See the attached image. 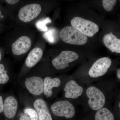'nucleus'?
<instances>
[{
  "label": "nucleus",
  "instance_id": "nucleus-18",
  "mask_svg": "<svg viewBox=\"0 0 120 120\" xmlns=\"http://www.w3.org/2000/svg\"><path fill=\"white\" fill-rule=\"evenodd\" d=\"M52 22V20L49 17H46L38 20L36 23V27L37 29L41 32H45L48 30L46 24L47 23Z\"/></svg>",
  "mask_w": 120,
  "mask_h": 120
},
{
  "label": "nucleus",
  "instance_id": "nucleus-19",
  "mask_svg": "<svg viewBox=\"0 0 120 120\" xmlns=\"http://www.w3.org/2000/svg\"><path fill=\"white\" fill-rule=\"evenodd\" d=\"M9 79V76L7 74V71L5 70L4 65L0 64V84L7 83Z\"/></svg>",
  "mask_w": 120,
  "mask_h": 120
},
{
  "label": "nucleus",
  "instance_id": "nucleus-14",
  "mask_svg": "<svg viewBox=\"0 0 120 120\" xmlns=\"http://www.w3.org/2000/svg\"><path fill=\"white\" fill-rule=\"evenodd\" d=\"M60 80L58 77L52 79L50 77H46L43 80V93L46 98H50L53 95L52 89L60 86Z\"/></svg>",
  "mask_w": 120,
  "mask_h": 120
},
{
  "label": "nucleus",
  "instance_id": "nucleus-22",
  "mask_svg": "<svg viewBox=\"0 0 120 120\" xmlns=\"http://www.w3.org/2000/svg\"><path fill=\"white\" fill-rule=\"evenodd\" d=\"M20 120H31L30 118L28 115L24 113L22 114L19 118Z\"/></svg>",
  "mask_w": 120,
  "mask_h": 120
},
{
  "label": "nucleus",
  "instance_id": "nucleus-17",
  "mask_svg": "<svg viewBox=\"0 0 120 120\" xmlns=\"http://www.w3.org/2000/svg\"><path fill=\"white\" fill-rule=\"evenodd\" d=\"M57 30L54 28H50L43 35V37L49 42L51 43H56L58 38Z\"/></svg>",
  "mask_w": 120,
  "mask_h": 120
},
{
  "label": "nucleus",
  "instance_id": "nucleus-10",
  "mask_svg": "<svg viewBox=\"0 0 120 120\" xmlns=\"http://www.w3.org/2000/svg\"><path fill=\"white\" fill-rule=\"evenodd\" d=\"M34 106L38 116V120H52L47 103L42 99H36Z\"/></svg>",
  "mask_w": 120,
  "mask_h": 120
},
{
  "label": "nucleus",
  "instance_id": "nucleus-11",
  "mask_svg": "<svg viewBox=\"0 0 120 120\" xmlns=\"http://www.w3.org/2000/svg\"><path fill=\"white\" fill-rule=\"evenodd\" d=\"M18 103L16 99L12 96L7 97L4 102V116L9 119H12L16 116L18 109Z\"/></svg>",
  "mask_w": 120,
  "mask_h": 120
},
{
  "label": "nucleus",
  "instance_id": "nucleus-3",
  "mask_svg": "<svg viewBox=\"0 0 120 120\" xmlns=\"http://www.w3.org/2000/svg\"><path fill=\"white\" fill-rule=\"evenodd\" d=\"M88 97V103L90 107L95 111L103 108L105 103V98L101 91L95 87H88L86 91Z\"/></svg>",
  "mask_w": 120,
  "mask_h": 120
},
{
  "label": "nucleus",
  "instance_id": "nucleus-2",
  "mask_svg": "<svg viewBox=\"0 0 120 120\" xmlns=\"http://www.w3.org/2000/svg\"><path fill=\"white\" fill-rule=\"evenodd\" d=\"M71 24L72 27L86 37H93L99 30L96 23L82 17H74L71 20Z\"/></svg>",
  "mask_w": 120,
  "mask_h": 120
},
{
  "label": "nucleus",
  "instance_id": "nucleus-8",
  "mask_svg": "<svg viewBox=\"0 0 120 120\" xmlns=\"http://www.w3.org/2000/svg\"><path fill=\"white\" fill-rule=\"evenodd\" d=\"M24 84L30 94L35 96L42 94L43 91V80L42 77L33 76L26 79Z\"/></svg>",
  "mask_w": 120,
  "mask_h": 120
},
{
  "label": "nucleus",
  "instance_id": "nucleus-12",
  "mask_svg": "<svg viewBox=\"0 0 120 120\" xmlns=\"http://www.w3.org/2000/svg\"><path fill=\"white\" fill-rule=\"evenodd\" d=\"M65 97L68 98L76 99L81 96L83 92V88L74 80L69 81L64 88Z\"/></svg>",
  "mask_w": 120,
  "mask_h": 120
},
{
  "label": "nucleus",
  "instance_id": "nucleus-1",
  "mask_svg": "<svg viewBox=\"0 0 120 120\" xmlns=\"http://www.w3.org/2000/svg\"><path fill=\"white\" fill-rule=\"evenodd\" d=\"M60 36L65 43L73 45H84L87 42L88 39L86 36L71 26H67L62 29Z\"/></svg>",
  "mask_w": 120,
  "mask_h": 120
},
{
  "label": "nucleus",
  "instance_id": "nucleus-26",
  "mask_svg": "<svg viewBox=\"0 0 120 120\" xmlns=\"http://www.w3.org/2000/svg\"><path fill=\"white\" fill-rule=\"evenodd\" d=\"M1 55L0 52V61L1 60Z\"/></svg>",
  "mask_w": 120,
  "mask_h": 120
},
{
  "label": "nucleus",
  "instance_id": "nucleus-5",
  "mask_svg": "<svg viewBox=\"0 0 120 120\" xmlns=\"http://www.w3.org/2000/svg\"><path fill=\"white\" fill-rule=\"evenodd\" d=\"M79 57V55L76 53L69 50H64L54 58L52 63L57 70H62L69 67V63L77 60Z\"/></svg>",
  "mask_w": 120,
  "mask_h": 120
},
{
  "label": "nucleus",
  "instance_id": "nucleus-28",
  "mask_svg": "<svg viewBox=\"0 0 120 120\" xmlns=\"http://www.w3.org/2000/svg\"></svg>",
  "mask_w": 120,
  "mask_h": 120
},
{
  "label": "nucleus",
  "instance_id": "nucleus-16",
  "mask_svg": "<svg viewBox=\"0 0 120 120\" xmlns=\"http://www.w3.org/2000/svg\"><path fill=\"white\" fill-rule=\"evenodd\" d=\"M95 120H114V116L109 110L102 108L96 113Z\"/></svg>",
  "mask_w": 120,
  "mask_h": 120
},
{
  "label": "nucleus",
  "instance_id": "nucleus-9",
  "mask_svg": "<svg viewBox=\"0 0 120 120\" xmlns=\"http://www.w3.org/2000/svg\"><path fill=\"white\" fill-rule=\"evenodd\" d=\"M31 43V40L28 37H20L12 45V52L16 56L26 53L30 49Z\"/></svg>",
  "mask_w": 120,
  "mask_h": 120
},
{
  "label": "nucleus",
  "instance_id": "nucleus-24",
  "mask_svg": "<svg viewBox=\"0 0 120 120\" xmlns=\"http://www.w3.org/2000/svg\"><path fill=\"white\" fill-rule=\"evenodd\" d=\"M19 0H5L8 4H14L19 2Z\"/></svg>",
  "mask_w": 120,
  "mask_h": 120
},
{
  "label": "nucleus",
  "instance_id": "nucleus-21",
  "mask_svg": "<svg viewBox=\"0 0 120 120\" xmlns=\"http://www.w3.org/2000/svg\"><path fill=\"white\" fill-rule=\"evenodd\" d=\"M24 113L28 115L31 120H38V116L35 109L30 107H27L24 110Z\"/></svg>",
  "mask_w": 120,
  "mask_h": 120
},
{
  "label": "nucleus",
  "instance_id": "nucleus-4",
  "mask_svg": "<svg viewBox=\"0 0 120 120\" xmlns=\"http://www.w3.org/2000/svg\"><path fill=\"white\" fill-rule=\"evenodd\" d=\"M51 109L55 116L71 118L75 116V110L73 105L68 101H60L52 105Z\"/></svg>",
  "mask_w": 120,
  "mask_h": 120
},
{
  "label": "nucleus",
  "instance_id": "nucleus-15",
  "mask_svg": "<svg viewBox=\"0 0 120 120\" xmlns=\"http://www.w3.org/2000/svg\"><path fill=\"white\" fill-rule=\"evenodd\" d=\"M42 49L39 47H35L30 52L26 58L25 63L28 68L34 67L41 60L43 56Z\"/></svg>",
  "mask_w": 120,
  "mask_h": 120
},
{
  "label": "nucleus",
  "instance_id": "nucleus-27",
  "mask_svg": "<svg viewBox=\"0 0 120 120\" xmlns=\"http://www.w3.org/2000/svg\"><path fill=\"white\" fill-rule=\"evenodd\" d=\"M119 107H120V102H119Z\"/></svg>",
  "mask_w": 120,
  "mask_h": 120
},
{
  "label": "nucleus",
  "instance_id": "nucleus-20",
  "mask_svg": "<svg viewBox=\"0 0 120 120\" xmlns=\"http://www.w3.org/2000/svg\"><path fill=\"white\" fill-rule=\"evenodd\" d=\"M103 8L107 11H110L113 9L116 3V0H102Z\"/></svg>",
  "mask_w": 120,
  "mask_h": 120
},
{
  "label": "nucleus",
  "instance_id": "nucleus-23",
  "mask_svg": "<svg viewBox=\"0 0 120 120\" xmlns=\"http://www.w3.org/2000/svg\"><path fill=\"white\" fill-rule=\"evenodd\" d=\"M4 110V101L2 96L0 95V113L2 112Z\"/></svg>",
  "mask_w": 120,
  "mask_h": 120
},
{
  "label": "nucleus",
  "instance_id": "nucleus-6",
  "mask_svg": "<svg viewBox=\"0 0 120 120\" xmlns=\"http://www.w3.org/2000/svg\"><path fill=\"white\" fill-rule=\"evenodd\" d=\"M109 58L104 57L96 61L89 70L88 74L90 77L96 78L102 76L107 72L112 64Z\"/></svg>",
  "mask_w": 120,
  "mask_h": 120
},
{
  "label": "nucleus",
  "instance_id": "nucleus-13",
  "mask_svg": "<svg viewBox=\"0 0 120 120\" xmlns=\"http://www.w3.org/2000/svg\"><path fill=\"white\" fill-rule=\"evenodd\" d=\"M105 46L112 52L120 53V40L112 32L105 35L103 38Z\"/></svg>",
  "mask_w": 120,
  "mask_h": 120
},
{
  "label": "nucleus",
  "instance_id": "nucleus-25",
  "mask_svg": "<svg viewBox=\"0 0 120 120\" xmlns=\"http://www.w3.org/2000/svg\"><path fill=\"white\" fill-rule=\"evenodd\" d=\"M117 76L118 79H120V69H118L117 71Z\"/></svg>",
  "mask_w": 120,
  "mask_h": 120
},
{
  "label": "nucleus",
  "instance_id": "nucleus-7",
  "mask_svg": "<svg viewBox=\"0 0 120 120\" xmlns=\"http://www.w3.org/2000/svg\"><path fill=\"white\" fill-rule=\"evenodd\" d=\"M41 11V5L38 4H31L23 7L20 10L19 18L24 22H31L38 16Z\"/></svg>",
  "mask_w": 120,
  "mask_h": 120
}]
</instances>
